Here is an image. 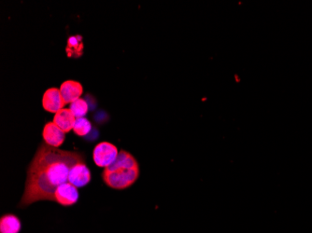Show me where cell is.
<instances>
[{
	"label": "cell",
	"instance_id": "4",
	"mask_svg": "<svg viewBox=\"0 0 312 233\" xmlns=\"http://www.w3.org/2000/svg\"><path fill=\"white\" fill-rule=\"evenodd\" d=\"M79 200L78 187L71 183H65L57 187L55 192V201L62 206H72Z\"/></svg>",
	"mask_w": 312,
	"mask_h": 233
},
{
	"label": "cell",
	"instance_id": "11",
	"mask_svg": "<svg viewBox=\"0 0 312 233\" xmlns=\"http://www.w3.org/2000/svg\"><path fill=\"white\" fill-rule=\"evenodd\" d=\"M69 109L71 110L72 114L76 117V119L83 118L88 112V104L84 99L80 98V99H78V100H76L70 104Z\"/></svg>",
	"mask_w": 312,
	"mask_h": 233
},
{
	"label": "cell",
	"instance_id": "3",
	"mask_svg": "<svg viewBox=\"0 0 312 233\" xmlns=\"http://www.w3.org/2000/svg\"><path fill=\"white\" fill-rule=\"evenodd\" d=\"M118 154V148L115 145L109 142H101L94 148L93 160L96 166L105 169L114 162Z\"/></svg>",
	"mask_w": 312,
	"mask_h": 233
},
{
	"label": "cell",
	"instance_id": "12",
	"mask_svg": "<svg viewBox=\"0 0 312 233\" xmlns=\"http://www.w3.org/2000/svg\"><path fill=\"white\" fill-rule=\"evenodd\" d=\"M92 130V124L87 119L85 118H79L76 119L74 127H73V132L78 136H86Z\"/></svg>",
	"mask_w": 312,
	"mask_h": 233
},
{
	"label": "cell",
	"instance_id": "10",
	"mask_svg": "<svg viewBox=\"0 0 312 233\" xmlns=\"http://www.w3.org/2000/svg\"><path fill=\"white\" fill-rule=\"evenodd\" d=\"M22 222L14 213H7L0 218V233H20Z\"/></svg>",
	"mask_w": 312,
	"mask_h": 233
},
{
	"label": "cell",
	"instance_id": "2",
	"mask_svg": "<svg viewBox=\"0 0 312 233\" xmlns=\"http://www.w3.org/2000/svg\"><path fill=\"white\" fill-rule=\"evenodd\" d=\"M139 174L140 169L136 158L128 151L122 149L114 162L104 169L102 179L110 188L123 190L133 186Z\"/></svg>",
	"mask_w": 312,
	"mask_h": 233
},
{
	"label": "cell",
	"instance_id": "1",
	"mask_svg": "<svg viewBox=\"0 0 312 233\" xmlns=\"http://www.w3.org/2000/svg\"><path fill=\"white\" fill-rule=\"evenodd\" d=\"M85 160L81 152L66 151L41 144L28 165L25 192L19 207L40 200L55 201L57 187L68 183L69 173L76 163Z\"/></svg>",
	"mask_w": 312,
	"mask_h": 233
},
{
	"label": "cell",
	"instance_id": "8",
	"mask_svg": "<svg viewBox=\"0 0 312 233\" xmlns=\"http://www.w3.org/2000/svg\"><path fill=\"white\" fill-rule=\"evenodd\" d=\"M60 93L67 105V104H71L81 98L83 93V88H82V84L78 81L67 80L62 83L61 87H60Z\"/></svg>",
	"mask_w": 312,
	"mask_h": 233
},
{
	"label": "cell",
	"instance_id": "7",
	"mask_svg": "<svg viewBox=\"0 0 312 233\" xmlns=\"http://www.w3.org/2000/svg\"><path fill=\"white\" fill-rule=\"evenodd\" d=\"M91 171L86 165L85 160H82L76 163L71 169L68 181L77 187H82L88 185L91 182Z\"/></svg>",
	"mask_w": 312,
	"mask_h": 233
},
{
	"label": "cell",
	"instance_id": "6",
	"mask_svg": "<svg viewBox=\"0 0 312 233\" xmlns=\"http://www.w3.org/2000/svg\"><path fill=\"white\" fill-rule=\"evenodd\" d=\"M66 106L62 97L60 90L57 88H50L42 96V107L50 113H57Z\"/></svg>",
	"mask_w": 312,
	"mask_h": 233
},
{
	"label": "cell",
	"instance_id": "9",
	"mask_svg": "<svg viewBox=\"0 0 312 233\" xmlns=\"http://www.w3.org/2000/svg\"><path fill=\"white\" fill-rule=\"evenodd\" d=\"M53 121L61 130L67 133H69L71 130H73L76 117L72 114L69 108H63L55 114Z\"/></svg>",
	"mask_w": 312,
	"mask_h": 233
},
{
	"label": "cell",
	"instance_id": "5",
	"mask_svg": "<svg viewBox=\"0 0 312 233\" xmlns=\"http://www.w3.org/2000/svg\"><path fill=\"white\" fill-rule=\"evenodd\" d=\"M42 137L49 147L58 148L66 139V133L55 124L54 121L45 124L42 131Z\"/></svg>",
	"mask_w": 312,
	"mask_h": 233
}]
</instances>
